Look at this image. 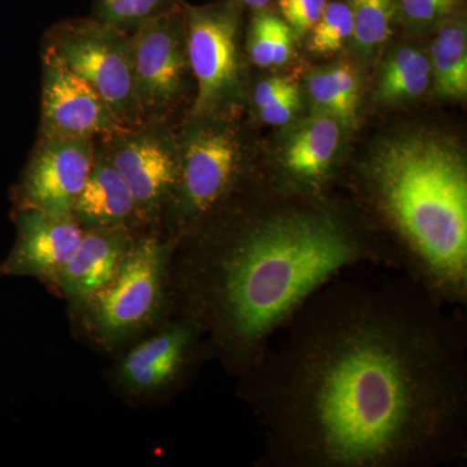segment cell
Returning a JSON list of instances; mask_svg holds the SVG:
<instances>
[{
	"mask_svg": "<svg viewBox=\"0 0 467 467\" xmlns=\"http://www.w3.org/2000/svg\"><path fill=\"white\" fill-rule=\"evenodd\" d=\"M445 306L408 275L335 276L316 291L239 377L263 466L465 460L466 326Z\"/></svg>",
	"mask_w": 467,
	"mask_h": 467,
	"instance_id": "obj_1",
	"label": "cell"
},
{
	"mask_svg": "<svg viewBox=\"0 0 467 467\" xmlns=\"http://www.w3.org/2000/svg\"><path fill=\"white\" fill-rule=\"evenodd\" d=\"M359 264L398 267L339 209L287 202L236 212L226 201L178 239L173 306L239 378L316 291Z\"/></svg>",
	"mask_w": 467,
	"mask_h": 467,
	"instance_id": "obj_2",
	"label": "cell"
},
{
	"mask_svg": "<svg viewBox=\"0 0 467 467\" xmlns=\"http://www.w3.org/2000/svg\"><path fill=\"white\" fill-rule=\"evenodd\" d=\"M365 192L395 236L398 265L447 306L467 299V165L441 135L380 143L362 171Z\"/></svg>",
	"mask_w": 467,
	"mask_h": 467,
	"instance_id": "obj_3",
	"label": "cell"
},
{
	"mask_svg": "<svg viewBox=\"0 0 467 467\" xmlns=\"http://www.w3.org/2000/svg\"><path fill=\"white\" fill-rule=\"evenodd\" d=\"M175 245L177 239L156 232L137 235L112 281L77 315L92 342L112 350L161 324L173 306Z\"/></svg>",
	"mask_w": 467,
	"mask_h": 467,
	"instance_id": "obj_4",
	"label": "cell"
},
{
	"mask_svg": "<svg viewBox=\"0 0 467 467\" xmlns=\"http://www.w3.org/2000/svg\"><path fill=\"white\" fill-rule=\"evenodd\" d=\"M178 137L180 180L167 214L180 239L238 192L242 147L229 119H192Z\"/></svg>",
	"mask_w": 467,
	"mask_h": 467,
	"instance_id": "obj_5",
	"label": "cell"
},
{
	"mask_svg": "<svg viewBox=\"0 0 467 467\" xmlns=\"http://www.w3.org/2000/svg\"><path fill=\"white\" fill-rule=\"evenodd\" d=\"M50 55L106 100L125 128L140 125L131 77V36L94 17L67 18L43 36Z\"/></svg>",
	"mask_w": 467,
	"mask_h": 467,
	"instance_id": "obj_6",
	"label": "cell"
},
{
	"mask_svg": "<svg viewBox=\"0 0 467 467\" xmlns=\"http://www.w3.org/2000/svg\"><path fill=\"white\" fill-rule=\"evenodd\" d=\"M182 5L187 55L196 85L190 117L229 119L242 97L239 27L243 8L236 0Z\"/></svg>",
	"mask_w": 467,
	"mask_h": 467,
	"instance_id": "obj_7",
	"label": "cell"
},
{
	"mask_svg": "<svg viewBox=\"0 0 467 467\" xmlns=\"http://www.w3.org/2000/svg\"><path fill=\"white\" fill-rule=\"evenodd\" d=\"M133 195L140 227L155 232L180 180V146L169 121H144L98 138Z\"/></svg>",
	"mask_w": 467,
	"mask_h": 467,
	"instance_id": "obj_8",
	"label": "cell"
},
{
	"mask_svg": "<svg viewBox=\"0 0 467 467\" xmlns=\"http://www.w3.org/2000/svg\"><path fill=\"white\" fill-rule=\"evenodd\" d=\"M130 36L131 77L140 119L169 121L186 98L192 76L182 2L150 18Z\"/></svg>",
	"mask_w": 467,
	"mask_h": 467,
	"instance_id": "obj_9",
	"label": "cell"
},
{
	"mask_svg": "<svg viewBox=\"0 0 467 467\" xmlns=\"http://www.w3.org/2000/svg\"><path fill=\"white\" fill-rule=\"evenodd\" d=\"M126 353L116 367L119 389L138 400H153L180 389L209 352L199 326L180 315Z\"/></svg>",
	"mask_w": 467,
	"mask_h": 467,
	"instance_id": "obj_10",
	"label": "cell"
},
{
	"mask_svg": "<svg viewBox=\"0 0 467 467\" xmlns=\"http://www.w3.org/2000/svg\"><path fill=\"white\" fill-rule=\"evenodd\" d=\"M97 140L38 138L15 187L16 209L70 216L90 174Z\"/></svg>",
	"mask_w": 467,
	"mask_h": 467,
	"instance_id": "obj_11",
	"label": "cell"
},
{
	"mask_svg": "<svg viewBox=\"0 0 467 467\" xmlns=\"http://www.w3.org/2000/svg\"><path fill=\"white\" fill-rule=\"evenodd\" d=\"M106 100L50 55L42 54L38 138L98 140L124 129Z\"/></svg>",
	"mask_w": 467,
	"mask_h": 467,
	"instance_id": "obj_12",
	"label": "cell"
},
{
	"mask_svg": "<svg viewBox=\"0 0 467 467\" xmlns=\"http://www.w3.org/2000/svg\"><path fill=\"white\" fill-rule=\"evenodd\" d=\"M14 248L0 265V275L34 276L54 285L61 267L75 254L84 230L70 216H54L36 209H16Z\"/></svg>",
	"mask_w": 467,
	"mask_h": 467,
	"instance_id": "obj_13",
	"label": "cell"
},
{
	"mask_svg": "<svg viewBox=\"0 0 467 467\" xmlns=\"http://www.w3.org/2000/svg\"><path fill=\"white\" fill-rule=\"evenodd\" d=\"M135 238V233L124 227L84 232L75 254L61 267L52 285L76 315L112 281L133 248Z\"/></svg>",
	"mask_w": 467,
	"mask_h": 467,
	"instance_id": "obj_14",
	"label": "cell"
},
{
	"mask_svg": "<svg viewBox=\"0 0 467 467\" xmlns=\"http://www.w3.org/2000/svg\"><path fill=\"white\" fill-rule=\"evenodd\" d=\"M342 126L333 116L316 113L288 134L279 153V165L292 192L318 195L330 177Z\"/></svg>",
	"mask_w": 467,
	"mask_h": 467,
	"instance_id": "obj_15",
	"label": "cell"
},
{
	"mask_svg": "<svg viewBox=\"0 0 467 467\" xmlns=\"http://www.w3.org/2000/svg\"><path fill=\"white\" fill-rule=\"evenodd\" d=\"M72 217L84 232L124 227L135 233L142 229L128 184L98 140L90 174L73 204Z\"/></svg>",
	"mask_w": 467,
	"mask_h": 467,
	"instance_id": "obj_16",
	"label": "cell"
},
{
	"mask_svg": "<svg viewBox=\"0 0 467 467\" xmlns=\"http://www.w3.org/2000/svg\"><path fill=\"white\" fill-rule=\"evenodd\" d=\"M430 63L439 97L463 99L467 94V36L461 12L439 26Z\"/></svg>",
	"mask_w": 467,
	"mask_h": 467,
	"instance_id": "obj_17",
	"label": "cell"
},
{
	"mask_svg": "<svg viewBox=\"0 0 467 467\" xmlns=\"http://www.w3.org/2000/svg\"><path fill=\"white\" fill-rule=\"evenodd\" d=\"M431 63L425 52L398 48L384 61L378 76L376 97L384 104H402L422 97L431 82Z\"/></svg>",
	"mask_w": 467,
	"mask_h": 467,
	"instance_id": "obj_18",
	"label": "cell"
},
{
	"mask_svg": "<svg viewBox=\"0 0 467 467\" xmlns=\"http://www.w3.org/2000/svg\"><path fill=\"white\" fill-rule=\"evenodd\" d=\"M306 88L316 113L333 116L343 126L356 124L359 84L355 67L342 63L315 70L308 76Z\"/></svg>",
	"mask_w": 467,
	"mask_h": 467,
	"instance_id": "obj_19",
	"label": "cell"
},
{
	"mask_svg": "<svg viewBox=\"0 0 467 467\" xmlns=\"http://www.w3.org/2000/svg\"><path fill=\"white\" fill-rule=\"evenodd\" d=\"M294 32L287 23L269 9L254 12L248 30L247 50L259 67H282L292 55Z\"/></svg>",
	"mask_w": 467,
	"mask_h": 467,
	"instance_id": "obj_20",
	"label": "cell"
},
{
	"mask_svg": "<svg viewBox=\"0 0 467 467\" xmlns=\"http://www.w3.org/2000/svg\"><path fill=\"white\" fill-rule=\"evenodd\" d=\"M353 17L352 41L362 54H371L391 36L398 21L399 0H348Z\"/></svg>",
	"mask_w": 467,
	"mask_h": 467,
	"instance_id": "obj_21",
	"label": "cell"
},
{
	"mask_svg": "<svg viewBox=\"0 0 467 467\" xmlns=\"http://www.w3.org/2000/svg\"><path fill=\"white\" fill-rule=\"evenodd\" d=\"M181 0H95L91 17L131 34L150 18L171 11Z\"/></svg>",
	"mask_w": 467,
	"mask_h": 467,
	"instance_id": "obj_22",
	"label": "cell"
},
{
	"mask_svg": "<svg viewBox=\"0 0 467 467\" xmlns=\"http://www.w3.org/2000/svg\"><path fill=\"white\" fill-rule=\"evenodd\" d=\"M309 33L308 48L313 54L328 55L342 50L353 34L352 9L348 0H328Z\"/></svg>",
	"mask_w": 467,
	"mask_h": 467,
	"instance_id": "obj_23",
	"label": "cell"
},
{
	"mask_svg": "<svg viewBox=\"0 0 467 467\" xmlns=\"http://www.w3.org/2000/svg\"><path fill=\"white\" fill-rule=\"evenodd\" d=\"M463 0H399L398 21L411 29H429L456 16Z\"/></svg>",
	"mask_w": 467,
	"mask_h": 467,
	"instance_id": "obj_24",
	"label": "cell"
},
{
	"mask_svg": "<svg viewBox=\"0 0 467 467\" xmlns=\"http://www.w3.org/2000/svg\"><path fill=\"white\" fill-rule=\"evenodd\" d=\"M328 0H278L279 16L291 27L295 36H306L317 23Z\"/></svg>",
	"mask_w": 467,
	"mask_h": 467,
	"instance_id": "obj_25",
	"label": "cell"
},
{
	"mask_svg": "<svg viewBox=\"0 0 467 467\" xmlns=\"http://www.w3.org/2000/svg\"><path fill=\"white\" fill-rule=\"evenodd\" d=\"M300 109L299 86L294 85L284 95L259 109L260 119L269 125H285Z\"/></svg>",
	"mask_w": 467,
	"mask_h": 467,
	"instance_id": "obj_26",
	"label": "cell"
},
{
	"mask_svg": "<svg viewBox=\"0 0 467 467\" xmlns=\"http://www.w3.org/2000/svg\"><path fill=\"white\" fill-rule=\"evenodd\" d=\"M296 85L285 77H273L257 84L254 91V104L257 109L267 106L275 99H278L285 91L290 90L292 86Z\"/></svg>",
	"mask_w": 467,
	"mask_h": 467,
	"instance_id": "obj_27",
	"label": "cell"
},
{
	"mask_svg": "<svg viewBox=\"0 0 467 467\" xmlns=\"http://www.w3.org/2000/svg\"><path fill=\"white\" fill-rule=\"evenodd\" d=\"M236 2L241 5L242 8L250 9L252 14H254V12L269 9V5H272L273 0H236Z\"/></svg>",
	"mask_w": 467,
	"mask_h": 467,
	"instance_id": "obj_28",
	"label": "cell"
}]
</instances>
